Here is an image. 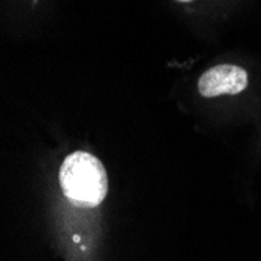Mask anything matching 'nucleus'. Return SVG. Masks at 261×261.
<instances>
[{
	"instance_id": "nucleus-3",
	"label": "nucleus",
	"mask_w": 261,
	"mask_h": 261,
	"mask_svg": "<svg viewBox=\"0 0 261 261\" xmlns=\"http://www.w3.org/2000/svg\"><path fill=\"white\" fill-rule=\"evenodd\" d=\"M175 2H181V4H188V2H193V0H175Z\"/></svg>"
},
{
	"instance_id": "nucleus-1",
	"label": "nucleus",
	"mask_w": 261,
	"mask_h": 261,
	"mask_svg": "<svg viewBox=\"0 0 261 261\" xmlns=\"http://www.w3.org/2000/svg\"><path fill=\"white\" fill-rule=\"evenodd\" d=\"M61 189L67 199L86 206H97L108 193V177L102 161L88 152L66 156L60 169Z\"/></svg>"
},
{
	"instance_id": "nucleus-2",
	"label": "nucleus",
	"mask_w": 261,
	"mask_h": 261,
	"mask_svg": "<svg viewBox=\"0 0 261 261\" xmlns=\"http://www.w3.org/2000/svg\"><path fill=\"white\" fill-rule=\"evenodd\" d=\"M247 85L249 75L246 69L234 64H219L205 70L200 75L197 82V89L202 97L211 99L224 96V94L236 96V94L243 92Z\"/></svg>"
}]
</instances>
